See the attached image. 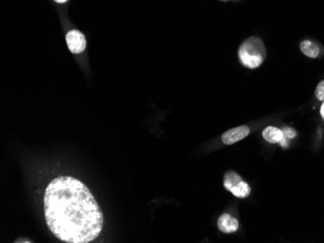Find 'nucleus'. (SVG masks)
Listing matches in <instances>:
<instances>
[{
  "label": "nucleus",
  "mask_w": 324,
  "mask_h": 243,
  "mask_svg": "<svg viewBox=\"0 0 324 243\" xmlns=\"http://www.w3.org/2000/svg\"><path fill=\"white\" fill-rule=\"evenodd\" d=\"M44 212L50 232L64 242L93 241L103 229L98 203L87 186L72 177H59L48 184Z\"/></svg>",
  "instance_id": "1"
},
{
  "label": "nucleus",
  "mask_w": 324,
  "mask_h": 243,
  "mask_svg": "<svg viewBox=\"0 0 324 243\" xmlns=\"http://www.w3.org/2000/svg\"><path fill=\"white\" fill-rule=\"evenodd\" d=\"M266 54L263 41L254 36L246 39L238 50V57L241 64L248 69L260 67L266 58Z\"/></svg>",
  "instance_id": "2"
},
{
  "label": "nucleus",
  "mask_w": 324,
  "mask_h": 243,
  "mask_svg": "<svg viewBox=\"0 0 324 243\" xmlns=\"http://www.w3.org/2000/svg\"><path fill=\"white\" fill-rule=\"evenodd\" d=\"M224 186L227 191L239 199H245L250 194L249 184L237 173L229 171L225 175Z\"/></svg>",
  "instance_id": "3"
},
{
  "label": "nucleus",
  "mask_w": 324,
  "mask_h": 243,
  "mask_svg": "<svg viewBox=\"0 0 324 243\" xmlns=\"http://www.w3.org/2000/svg\"><path fill=\"white\" fill-rule=\"evenodd\" d=\"M66 44L72 53H81L86 50L87 41L85 35L79 30H70L66 34Z\"/></svg>",
  "instance_id": "4"
},
{
  "label": "nucleus",
  "mask_w": 324,
  "mask_h": 243,
  "mask_svg": "<svg viewBox=\"0 0 324 243\" xmlns=\"http://www.w3.org/2000/svg\"><path fill=\"white\" fill-rule=\"evenodd\" d=\"M249 128L246 125H242L236 128L230 129L225 132L222 136V141L227 145H231L249 136Z\"/></svg>",
  "instance_id": "5"
},
{
  "label": "nucleus",
  "mask_w": 324,
  "mask_h": 243,
  "mask_svg": "<svg viewBox=\"0 0 324 243\" xmlns=\"http://www.w3.org/2000/svg\"><path fill=\"white\" fill-rule=\"evenodd\" d=\"M218 227L224 233H232L239 229V222L237 219L228 213H224L219 218Z\"/></svg>",
  "instance_id": "6"
},
{
  "label": "nucleus",
  "mask_w": 324,
  "mask_h": 243,
  "mask_svg": "<svg viewBox=\"0 0 324 243\" xmlns=\"http://www.w3.org/2000/svg\"><path fill=\"white\" fill-rule=\"evenodd\" d=\"M262 136L265 141L270 143H280L284 139V132L278 127L268 126L263 130Z\"/></svg>",
  "instance_id": "7"
},
{
  "label": "nucleus",
  "mask_w": 324,
  "mask_h": 243,
  "mask_svg": "<svg viewBox=\"0 0 324 243\" xmlns=\"http://www.w3.org/2000/svg\"><path fill=\"white\" fill-rule=\"evenodd\" d=\"M300 50L304 55L310 58H316L320 52L318 45L311 40H304L303 42H301Z\"/></svg>",
  "instance_id": "8"
},
{
  "label": "nucleus",
  "mask_w": 324,
  "mask_h": 243,
  "mask_svg": "<svg viewBox=\"0 0 324 243\" xmlns=\"http://www.w3.org/2000/svg\"><path fill=\"white\" fill-rule=\"evenodd\" d=\"M315 97L319 100V101H324V79L321 80L315 89Z\"/></svg>",
  "instance_id": "9"
},
{
  "label": "nucleus",
  "mask_w": 324,
  "mask_h": 243,
  "mask_svg": "<svg viewBox=\"0 0 324 243\" xmlns=\"http://www.w3.org/2000/svg\"><path fill=\"white\" fill-rule=\"evenodd\" d=\"M283 132H284V137L287 140L293 139L297 136V132L294 129L290 128V127H285L283 129Z\"/></svg>",
  "instance_id": "10"
},
{
  "label": "nucleus",
  "mask_w": 324,
  "mask_h": 243,
  "mask_svg": "<svg viewBox=\"0 0 324 243\" xmlns=\"http://www.w3.org/2000/svg\"><path fill=\"white\" fill-rule=\"evenodd\" d=\"M16 243L19 242H32L30 239H27V238H18L16 241Z\"/></svg>",
  "instance_id": "11"
},
{
  "label": "nucleus",
  "mask_w": 324,
  "mask_h": 243,
  "mask_svg": "<svg viewBox=\"0 0 324 243\" xmlns=\"http://www.w3.org/2000/svg\"><path fill=\"white\" fill-rule=\"evenodd\" d=\"M320 115H321L322 118L324 119V101L322 103V105H321V107H320Z\"/></svg>",
  "instance_id": "12"
},
{
  "label": "nucleus",
  "mask_w": 324,
  "mask_h": 243,
  "mask_svg": "<svg viewBox=\"0 0 324 243\" xmlns=\"http://www.w3.org/2000/svg\"><path fill=\"white\" fill-rule=\"evenodd\" d=\"M56 2H58V3H64V2H66L67 0H55Z\"/></svg>",
  "instance_id": "13"
}]
</instances>
